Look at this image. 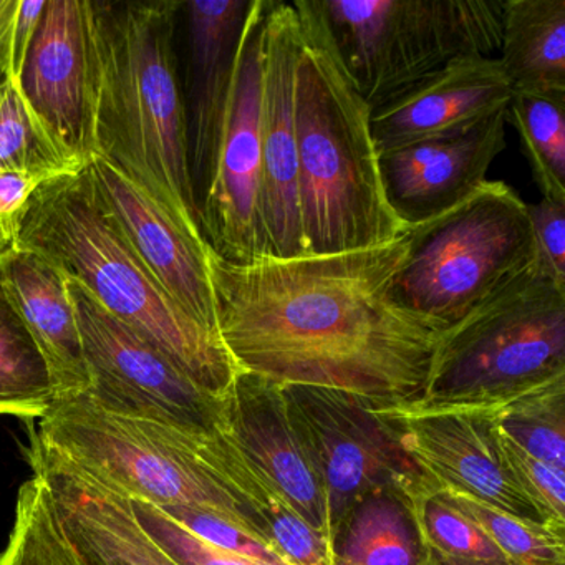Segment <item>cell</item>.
I'll list each match as a JSON object with an SVG mask.
<instances>
[{
	"label": "cell",
	"instance_id": "cell-1",
	"mask_svg": "<svg viewBox=\"0 0 565 565\" xmlns=\"http://www.w3.org/2000/svg\"><path fill=\"white\" fill-rule=\"evenodd\" d=\"M406 233L327 256L236 264L207 249L217 335L241 372L383 405L415 402L443 330L396 300Z\"/></svg>",
	"mask_w": 565,
	"mask_h": 565
},
{
	"label": "cell",
	"instance_id": "cell-2",
	"mask_svg": "<svg viewBox=\"0 0 565 565\" xmlns=\"http://www.w3.org/2000/svg\"><path fill=\"white\" fill-rule=\"evenodd\" d=\"M180 6L177 0L92 2L95 158L120 171L181 230L206 243L188 163Z\"/></svg>",
	"mask_w": 565,
	"mask_h": 565
},
{
	"label": "cell",
	"instance_id": "cell-3",
	"mask_svg": "<svg viewBox=\"0 0 565 565\" xmlns=\"http://www.w3.org/2000/svg\"><path fill=\"white\" fill-rule=\"evenodd\" d=\"M299 210L306 256L372 249L406 233L386 201L372 108L347 74L316 0H296Z\"/></svg>",
	"mask_w": 565,
	"mask_h": 565
},
{
	"label": "cell",
	"instance_id": "cell-4",
	"mask_svg": "<svg viewBox=\"0 0 565 565\" xmlns=\"http://www.w3.org/2000/svg\"><path fill=\"white\" fill-rule=\"evenodd\" d=\"M18 247L84 287L104 309L153 342L198 385L223 398L239 369L220 337L164 292L95 196L87 168L42 184L22 217Z\"/></svg>",
	"mask_w": 565,
	"mask_h": 565
},
{
	"label": "cell",
	"instance_id": "cell-5",
	"mask_svg": "<svg viewBox=\"0 0 565 565\" xmlns=\"http://www.w3.org/2000/svg\"><path fill=\"white\" fill-rule=\"evenodd\" d=\"M565 376V287L537 257L439 335L418 398L396 415L498 409Z\"/></svg>",
	"mask_w": 565,
	"mask_h": 565
},
{
	"label": "cell",
	"instance_id": "cell-6",
	"mask_svg": "<svg viewBox=\"0 0 565 565\" xmlns=\"http://www.w3.org/2000/svg\"><path fill=\"white\" fill-rule=\"evenodd\" d=\"M29 431L42 451L117 494L158 508L214 509L267 542L214 468L211 436L114 415L85 393L55 399Z\"/></svg>",
	"mask_w": 565,
	"mask_h": 565
},
{
	"label": "cell",
	"instance_id": "cell-7",
	"mask_svg": "<svg viewBox=\"0 0 565 565\" xmlns=\"http://www.w3.org/2000/svg\"><path fill=\"white\" fill-rule=\"evenodd\" d=\"M370 108L451 62L498 57L504 0H316Z\"/></svg>",
	"mask_w": 565,
	"mask_h": 565
},
{
	"label": "cell",
	"instance_id": "cell-8",
	"mask_svg": "<svg viewBox=\"0 0 565 565\" xmlns=\"http://www.w3.org/2000/svg\"><path fill=\"white\" fill-rule=\"evenodd\" d=\"M396 300L445 332L535 260L527 204L486 181L441 216L406 230Z\"/></svg>",
	"mask_w": 565,
	"mask_h": 565
},
{
	"label": "cell",
	"instance_id": "cell-9",
	"mask_svg": "<svg viewBox=\"0 0 565 565\" xmlns=\"http://www.w3.org/2000/svg\"><path fill=\"white\" fill-rule=\"evenodd\" d=\"M87 363L85 395L107 412L160 423L193 435L223 428V398L198 385L153 342L111 316L68 279Z\"/></svg>",
	"mask_w": 565,
	"mask_h": 565
},
{
	"label": "cell",
	"instance_id": "cell-10",
	"mask_svg": "<svg viewBox=\"0 0 565 565\" xmlns=\"http://www.w3.org/2000/svg\"><path fill=\"white\" fill-rule=\"evenodd\" d=\"M282 386L322 481L333 539L369 495L396 491L419 475L383 403L320 386Z\"/></svg>",
	"mask_w": 565,
	"mask_h": 565
},
{
	"label": "cell",
	"instance_id": "cell-11",
	"mask_svg": "<svg viewBox=\"0 0 565 565\" xmlns=\"http://www.w3.org/2000/svg\"><path fill=\"white\" fill-rule=\"evenodd\" d=\"M266 4L253 0L244 25L216 178L201 207L207 246L236 264L264 256L260 81Z\"/></svg>",
	"mask_w": 565,
	"mask_h": 565
},
{
	"label": "cell",
	"instance_id": "cell-12",
	"mask_svg": "<svg viewBox=\"0 0 565 565\" xmlns=\"http://www.w3.org/2000/svg\"><path fill=\"white\" fill-rule=\"evenodd\" d=\"M300 32L294 2L267 0L263 25L260 151L264 256H306L299 210L296 72Z\"/></svg>",
	"mask_w": 565,
	"mask_h": 565
},
{
	"label": "cell",
	"instance_id": "cell-13",
	"mask_svg": "<svg viewBox=\"0 0 565 565\" xmlns=\"http://www.w3.org/2000/svg\"><path fill=\"white\" fill-rule=\"evenodd\" d=\"M18 85L47 130L90 164L97 85L92 0H45Z\"/></svg>",
	"mask_w": 565,
	"mask_h": 565
},
{
	"label": "cell",
	"instance_id": "cell-14",
	"mask_svg": "<svg viewBox=\"0 0 565 565\" xmlns=\"http://www.w3.org/2000/svg\"><path fill=\"white\" fill-rule=\"evenodd\" d=\"M250 8L253 0H193L180 6L186 54L181 87L188 163L200 216L216 178L241 38Z\"/></svg>",
	"mask_w": 565,
	"mask_h": 565
},
{
	"label": "cell",
	"instance_id": "cell-15",
	"mask_svg": "<svg viewBox=\"0 0 565 565\" xmlns=\"http://www.w3.org/2000/svg\"><path fill=\"white\" fill-rule=\"evenodd\" d=\"M383 412L395 419L403 448L433 484L545 525L505 468L492 419L494 409L396 415L383 405Z\"/></svg>",
	"mask_w": 565,
	"mask_h": 565
},
{
	"label": "cell",
	"instance_id": "cell-16",
	"mask_svg": "<svg viewBox=\"0 0 565 565\" xmlns=\"http://www.w3.org/2000/svg\"><path fill=\"white\" fill-rule=\"evenodd\" d=\"M223 431L294 511L335 545L329 501L284 386L239 370L223 396Z\"/></svg>",
	"mask_w": 565,
	"mask_h": 565
},
{
	"label": "cell",
	"instance_id": "cell-17",
	"mask_svg": "<svg viewBox=\"0 0 565 565\" xmlns=\"http://www.w3.org/2000/svg\"><path fill=\"white\" fill-rule=\"evenodd\" d=\"M508 108L441 137L380 153L386 201L406 230L458 206L505 148Z\"/></svg>",
	"mask_w": 565,
	"mask_h": 565
},
{
	"label": "cell",
	"instance_id": "cell-18",
	"mask_svg": "<svg viewBox=\"0 0 565 565\" xmlns=\"http://www.w3.org/2000/svg\"><path fill=\"white\" fill-rule=\"evenodd\" d=\"M87 171L95 196L151 276L186 316L220 337L207 269L210 246L181 230L160 204L107 161L94 158Z\"/></svg>",
	"mask_w": 565,
	"mask_h": 565
},
{
	"label": "cell",
	"instance_id": "cell-19",
	"mask_svg": "<svg viewBox=\"0 0 565 565\" xmlns=\"http://www.w3.org/2000/svg\"><path fill=\"white\" fill-rule=\"evenodd\" d=\"M512 88L498 57H468L399 92L372 110L379 153L479 124L505 110Z\"/></svg>",
	"mask_w": 565,
	"mask_h": 565
},
{
	"label": "cell",
	"instance_id": "cell-20",
	"mask_svg": "<svg viewBox=\"0 0 565 565\" xmlns=\"http://www.w3.org/2000/svg\"><path fill=\"white\" fill-rule=\"evenodd\" d=\"M32 471L47 489L78 565H177L141 529L130 501L29 443Z\"/></svg>",
	"mask_w": 565,
	"mask_h": 565
},
{
	"label": "cell",
	"instance_id": "cell-21",
	"mask_svg": "<svg viewBox=\"0 0 565 565\" xmlns=\"http://www.w3.org/2000/svg\"><path fill=\"white\" fill-rule=\"evenodd\" d=\"M0 284L44 356L57 398L90 386L68 279L44 257L15 249L0 256Z\"/></svg>",
	"mask_w": 565,
	"mask_h": 565
},
{
	"label": "cell",
	"instance_id": "cell-22",
	"mask_svg": "<svg viewBox=\"0 0 565 565\" xmlns=\"http://www.w3.org/2000/svg\"><path fill=\"white\" fill-rule=\"evenodd\" d=\"M498 61L512 95H565V0H504Z\"/></svg>",
	"mask_w": 565,
	"mask_h": 565
},
{
	"label": "cell",
	"instance_id": "cell-23",
	"mask_svg": "<svg viewBox=\"0 0 565 565\" xmlns=\"http://www.w3.org/2000/svg\"><path fill=\"white\" fill-rule=\"evenodd\" d=\"M426 558L435 565H508L488 535L419 472L399 486Z\"/></svg>",
	"mask_w": 565,
	"mask_h": 565
},
{
	"label": "cell",
	"instance_id": "cell-24",
	"mask_svg": "<svg viewBox=\"0 0 565 565\" xmlns=\"http://www.w3.org/2000/svg\"><path fill=\"white\" fill-rule=\"evenodd\" d=\"M425 558L402 495L388 489L353 509L337 534L333 565H423Z\"/></svg>",
	"mask_w": 565,
	"mask_h": 565
},
{
	"label": "cell",
	"instance_id": "cell-25",
	"mask_svg": "<svg viewBox=\"0 0 565 565\" xmlns=\"http://www.w3.org/2000/svg\"><path fill=\"white\" fill-rule=\"evenodd\" d=\"M87 167L39 120L15 78L0 81V173L34 174L51 181Z\"/></svg>",
	"mask_w": 565,
	"mask_h": 565
},
{
	"label": "cell",
	"instance_id": "cell-26",
	"mask_svg": "<svg viewBox=\"0 0 565 565\" xmlns=\"http://www.w3.org/2000/svg\"><path fill=\"white\" fill-rule=\"evenodd\" d=\"M55 398L47 363L0 284V415L35 422Z\"/></svg>",
	"mask_w": 565,
	"mask_h": 565
},
{
	"label": "cell",
	"instance_id": "cell-27",
	"mask_svg": "<svg viewBox=\"0 0 565 565\" xmlns=\"http://www.w3.org/2000/svg\"><path fill=\"white\" fill-rule=\"evenodd\" d=\"M508 124L518 131L542 200L565 203V95H512Z\"/></svg>",
	"mask_w": 565,
	"mask_h": 565
},
{
	"label": "cell",
	"instance_id": "cell-28",
	"mask_svg": "<svg viewBox=\"0 0 565 565\" xmlns=\"http://www.w3.org/2000/svg\"><path fill=\"white\" fill-rule=\"evenodd\" d=\"M492 419L519 448L565 469V376L494 409Z\"/></svg>",
	"mask_w": 565,
	"mask_h": 565
},
{
	"label": "cell",
	"instance_id": "cell-29",
	"mask_svg": "<svg viewBox=\"0 0 565 565\" xmlns=\"http://www.w3.org/2000/svg\"><path fill=\"white\" fill-rule=\"evenodd\" d=\"M441 491L488 535L508 565H565L564 531L514 518L458 492Z\"/></svg>",
	"mask_w": 565,
	"mask_h": 565
},
{
	"label": "cell",
	"instance_id": "cell-30",
	"mask_svg": "<svg viewBox=\"0 0 565 565\" xmlns=\"http://www.w3.org/2000/svg\"><path fill=\"white\" fill-rule=\"evenodd\" d=\"M0 565H78L39 476H32L19 489L14 527L0 552Z\"/></svg>",
	"mask_w": 565,
	"mask_h": 565
},
{
	"label": "cell",
	"instance_id": "cell-31",
	"mask_svg": "<svg viewBox=\"0 0 565 565\" xmlns=\"http://www.w3.org/2000/svg\"><path fill=\"white\" fill-rule=\"evenodd\" d=\"M498 429V428H495ZM498 443L505 468L518 488L537 509L547 527L565 529V469L555 468L525 452L498 429Z\"/></svg>",
	"mask_w": 565,
	"mask_h": 565
},
{
	"label": "cell",
	"instance_id": "cell-32",
	"mask_svg": "<svg viewBox=\"0 0 565 565\" xmlns=\"http://www.w3.org/2000/svg\"><path fill=\"white\" fill-rule=\"evenodd\" d=\"M160 509H163L174 521L180 522L191 534L198 535L214 547L233 552L264 565H292L263 537L234 519L227 518L223 512L194 508V505H170V508Z\"/></svg>",
	"mask_w": 565,
	"mask_h": 565
},
{
	"label": "cell",
	"instance_id": "cell-33",
	"mask_svg": "<svg viewBox=\"0 0 565 565\" xmlns=\"http://www.w3.org/2000/svg\"><path fill=\"white\" fill-rule=\"evenodd\" d=\"M128 501L141 529L177 565H264L207 544L157 505Z\"/></svg>",
	"mask_w": 565,
	"mask_h": 565
},
{
	"label": "cell",
	"instance_id": "cell-34",
	"mask_svg": "<svg viewBox=\"0 0 565 565\" xmlns=\"http://www.w3.org/2000/svg\"><path fill=\"white\" fill-rule=\"evenodd\" d=\"M534 234L535 257L548 276L565 287V203L541 200L527 204Z\"/></svg>",
	"mask_w": 565,
	"mask_h": 565
},
{
	"label": "cell",
	"instance_id": "cell-35",
	"mask_svg": "<svg viewBox=\"0 0 565 565\" xmlns=\"http://www.w3.org/2000/svg\"><path fill=\"white\" fill-rule=\"evenodd\" d=\"M47 181L34 174L0 173V256L18 247L25 207Z\"/></svg>",
	"mask_w": 565,
	"mask_h": 565
},
{
	"label": "cell",
	"instance_id": "cell-36",
	"mask_svg": "<svg viewBox=\"0 0 565 565\" xmlns=\"http://www.w3.org/2000/svg\"><path fill=\"white\" fill-rule=\"evenodd\" d=\"M44 8L45 0H39V2L19 0L18 15H15L14 31H12L11 58H9V77L15 81L21 75L25 55L38 32Z\"/></svg>",
	"mask_w": 565,
	"mask_h": 565
},
{
	"label": "cell",
	"instance_id": "cell-37",
	"mask_svg": "<svg viewBox=\"0 0 565 565\" xmlns=\"http://www.w3.org/2000/svg\"><path fill=\"white\" fill-rule=\"evenodd\" d=\"M19 0H0V81L9 77L12 31L18 15Z\"/></svg>",
	"mask_w": 565,
	"mask_h": 565
},
{
	"label": "cell",
	"instance_id": "cell-38",
	"mask_svg": "<svg viewBox=\"0 0 565 565\" xmlns=\"http://www.w3.org/2000/svg\"><path fill=\"white\" fill-rule=\"evenodd\" d=\"M423 565H435V564H431V562H429L428 558H425V562H423Z\"/></svg>",
	"mask_w": 565,
	"mask_h": 565
}]
</instances>
